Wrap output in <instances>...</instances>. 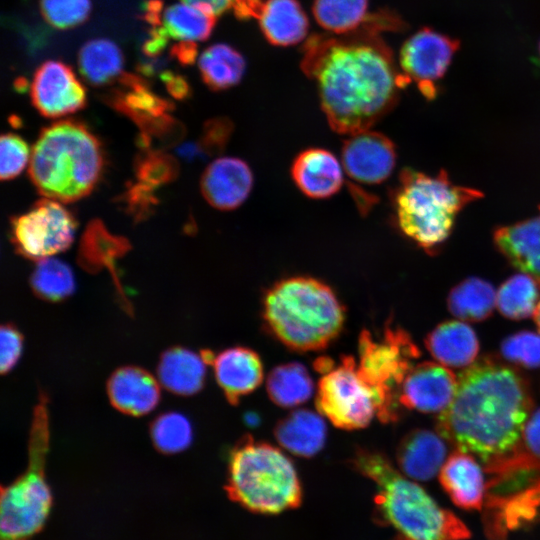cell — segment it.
Here are the masks:
<instances>
[{"instance_id": "6da1fadb", "label": "cell", "mask_w": 540, "mask_h": 540, "mask_svg": "<svg viewBox=\"0 0 540 540\" xmlns=\"http://www.w3.org/2000/svg\"><path fill=\"white\" fill-rule=\"evenodd\" d=\"M305 48L304 71L315 80L321 108L337 133L368 130L392 109L409 83L388 47L369 33L315 37Z\"/></svg>"}, {"instance_id": "7a4b0ae2", "label": "cell", "mask_w": 540, "mask_h": 540, "mask_svg": "<svg viewBox=\"0 0 540 540\" xmlns=\"http://www.w3.org/2000/svg\"><path fill=\"white\" fill-rule=\"evenodd\" d=\"M527 381L490 358L462 371L450 404L436 420L438 434L457 450L487 462L508 452L519 440L531 414Z\"/></svg>"}, {"instance_id": "3957f363", "label": "cell", "mask_w": 540, "mask_h": 540, "mask_svg": "<svg viewBox=\"0 0 540 540\" xmlns=\"http://www.w3.org/2000/svg\"><path fill=\"white\" fill-rule=\"evenodd\" d=\"M353 467L377 488V510L401 540H464L467 526L438 503L417 483L408 479L378 451L358 449Z\"/></svg>"}, {"instance_id": "277c9868", "label": "cell", "mask_w": 540, "mask_h": 540, "mask_svg": "<svg viewBox=\"0 0 540 540\" xmlns=\"http://www.w3.org/2000/svg\"><path fill=\"white\" fill-rule=\"evenodd\" d=\"M262 317L269 333L297 352L326 348L341 333L345 308L333 289L308 276H293L271 286Z\"/></svg>"}, {"instance_id": "5b68a950", "label": "cell", "mask_w": 540, "mask_h": 540, "mask_svg": "<svg viewBox=\"0 0 540 540\" xmlns=\"http://www.w3.org/2000/svg\"><path fill=\"white\" fill-rule=\"evenodd\" d=\"M97 137L82 123L65 120L44 128L29 161V176L46 198L73 202L87 196L103 170Z\"/></svg>"}, {"instance_id": "8992f818", "label": "cell", "mask_w": 540, "mask_h": 540, "mask_svg": "<svg viewBox=\"0 0 540 540\" xmlns=\"http://www.w3.org/2000/svg\"><path fill=\"white\" fill-rule=\"evenodd\" d=\"M482 196L479 190L454 184L444 170L431 176L405 168L392 202L400 231L433 253L449 238L459 212Z\"/></svg>"}, {"instance_id": "52a82bcc", "label": "cell", "mask_w": 540, "mask_h": 540, "mask_svg": "<svg viewBox=\"0 0 540 540\" xmlns=\"http://www.w3.org/2000/svg\"><path fill=\"white\" fill-rule=\"evenodd\" d=\"M227 491L242 506L265 514L294 508L302 496L292 461L277 447L250 435L230 453Z\"/></svg>"}, {"instance_id": "ba28073f", "label": "cell", "mask_w": 540, "mask_h": 540, "mask_svg": "<svg viewBox=\"0 0 540 540\" xmlns=\"http://www.w3.org/2000/svg\"><path fill=\"white\" fill-rule=\"evenodd\" d=\"M48 446L47 399L40 394L33 412L28 467L1 491L2 540H26L38 533L48 519L52 506V493L44 475Z\"/></svg>"}, {"instance_id": "9c48e42d", "label": "cell", "mask_w": 540, "mask_h": 540, "mask_svg": "<svg viewBox=\"0 0 540 540\" xmlns=\"http://www.w3.org/2000/svg\"><path fill=\"white\" fill-rule=\"evenodd\" d=\"M358 348V370L379 393L383 402L381 422L396 421L399 417L400 387L413 367V361L420 356L419 348L404 329L392 324L385 328L379 339L363 330L359 336Z\"/></svg>"}, {"instance_id": "30bf717a", "label": "cell", "mask_w": 540, "mask_h": 540, "mask_svg": "<svg viewBox=\"0 0 540 540\" xmlns=\"http://www.w3.org/2000/svg\"><path fill=\"white\" fill-rule=\"evenodd\" d=\"M316 407L334 426L344 430L364 428L375 416L382 421L384 414L379 393L361 376L351 356H342L338 365L322 374Z\"/></svg>"}, {"instance_id": "8fae6325", "label": "cell", "mask_w": 540, "mask_h": 540, "mask_svg": "<svg viewBox=\"0 0 540 540\" xmlns=\"http://www.w3.org/2000/svg\"><path fill=\"white\" fill-rule=\"evenodd\" d=\"M76 221L59 201L43 199L11 220V238L22 256L41 260L66 250L73 242Z\"/></svg>"}, {"instance_id": "7c38bea8", "label": "cell", "mask_w": 540, "mask_h": 540, "mask_svg": "<svg viewBox=\"0 0 540 540\" xmlns=\"http://www.w3.org/2000/svg\"><path fill=\"white\" fill-rule=\"evenodd\" d=\"M459 42L429 28L413 34L400 50V68L427 99L437 96V82L445 75Z\"/></svg>"}, {"instance_id": "4fadbf2b", "label": "cell", "mask_w": 540, "mask_h": 540, "mask_svg": "<svg viewBox=\"0 0 540 540\" xmlns=\"http://www.w3.org/2000/svg\"><path fill=\"white\" fill-rule=\"evenodd\" d=\"M341 162L345 174L354 182L378 185L394 170L396 149L384 134L364 130L345 140L341 151Z\"/></svg>"}, {"instance_id": "5bb4252c", "label": "cell", "mask_w": 540, "mask_h": 540, "mask_svg": "<svg viewBox=\"0 0 540 540\" xmlns=\"http://www.w3.org/2000/svg\"><path fill=\"white\" fill-rule=\"evenodd\" d=\"M32 103L45 117L74 113L86 104V92L72 69L59 61H47L35 72Z\"/></svg>"}, {"instance_id": "9a60e30c", "label": "cell", "mask_w": 540, "mask_h": 540, "mask_svg": "<svg viewBox=\"0 0 540 540\" xmlns=\"http://www.w3.org/2000/svg\"><path fill=\"white\" fill-rule=\"evenodd\" d=\"M458 377L434 362L413 365L405 376L399 392V402L406 408L424 413L443 411L452 401Z\"/></svg>"}, {"instance_id": "2e32d148", "label": "cell", "mask_w": 540, "mask_h": 540, "mask_svg": "<svg viewBox=\"0 0 540 540\" xmlns=\"http://www.w3.org/2000/svg\"><path fill=\"white\" fill-rule=\"evenodd\" d=\"M254 179L249 165L236 157H221L211 162L202 174L200 188L214 208L228 211L248 198Z\"/></svg>"}, {"instance_id": "e0dca14e", "label": "cell", "mask_w": 540, "mask_h": 540, "mask_svg": "<svg viewBox=\"0 0 540 540\" xmlns=\"http://www.w3.org/2000/svg\"><path fill=\"white\" fill-rule=\"evenodd\" d=\"M489 485L521 482L540 473V408L533 411L517 443L506 453L485 462Z\"/></svg>"}, {"instance_id": "ac0fdd59", "label": "cell", "mask_w": 540, "mask_h": 540, "mask_svg": "<svg viewBox=\"0 0 540 540\" xmlns=\"http://www.w3.org/2000/svg\"><path fill=\"white\" fill-rule=\"evenodd\" d=\"M211 365L219 387L232 405L256 390L264 378L259 355L247 347L225 349L214 355Z\"/></svg>"}, {"instance_id": "d6986e66", "label": "cell", "mask_w": 540, "mask_h": 540, "mask_svg": "<svg viewBox=\"0 0 540 540\" xmlns=\"http://www.w3.org/2000/svg\"><path fill=\"white\" fill-rule=\"evenodd\" d=\"M342 162L329 150L308 148L291 165V177L298 189L312 199H326L336 194L344 182Z\"/></svg>"}, {"instance_id": "ffe728a7", "label": "cell", "mask_w": 540, "mask_h": 540, "mask_svg": "<svg viewBox=\"0 0 540 540\" xmlns=\"http://www.w3.org/2000/svg\"><path fill=\"white\" fill-rule=\"evenodd\" d=\"M112 405L124 414L142 416L151 412L160 401V383L139 367L117 369L107 383Z\"/></svg>"}, {"instance_id": "44dd1931", "label": "cell", "mask_w": 540, "mask_h": 540, "mask_svg": "<svg viewBox=\"0 0 540 540\" xmlns=\"http://www.w3.org/2000/svg\"><path fill=\"white\" fill-rule=\"evenodd\" d=\"M446 453V445L439 434L426 429H414L400 440L396 459L405 476L428 481L440 471Z\"/></svg>"}, {"instance_id": "7402d4cb", "label": "cell", "mask_w": 540, "mask_h": 540, "mask_svg": "<svg viewBox=\"0 0 540 540\" xmlns=\"http://www.w3.org/2000/svg\"><path fill=\"white\" fill-rule=\"evenodd\" d=\"M439 481L458 507L467 510L482 508L486 487L481 467L473 456L454 451L441 467Z\"/></svg>"}, {"instance_id": "603a6c76", "label": "cell", "mask_w": 540, "mask_h": 540, "mask_svg": "<svg viewBox=\"0 0 540 540\" xmlns=\"http://www.w3.org/2000/svg\"><path fill=\"white\" fill-rule=\"evenodd\" d=\"M494 242L513 267L540 281V213L498 228L494 232Z\"/></svg>"}, {"instance_id": "cb8c5ba5", "label": "cell", "mask_w": 540, "mask_h": 540, "mask_svg": "<svg viewBox=\"0 0 540 540\" xmlns=\"http://www.w3.org/2000/svg\"><path fill=\"white\" fill-rule=\"evenodd\" d=\"M425 346L439 363L453 368L468 367L479 352L474 330L464 321H444L425 338Z\"/></svg>"}, {"instance_id": "d4e9b609", "label": "cell", "mask_w": 540, "mask_h": 540, "mask_svg": "<svg viewBox=\"0 0 540 540\" xmlns=\"http://www.w3.org/2000/svg\"><path fill=\"white\" fill-rule=\"evenodd\" d=\"M274 436L292 454L308 458L323 448L327 427L320 414L308 409H297L276 424Z\"/></svg>"}, {"instance_id": "484cf974", "label": "cell", "mask_w": 540, "mask_h": 540, "mask_svg": "<svg viewBox=\"0 0 540 540\" xmlns=\"http://www.w3.org/2000/svg\"><path fill=\"white\" fill-rule=\"evenodd\" d=\"M127 239L111 234L102 222L93 220L85 229L78 252L79 265L88 272H98L103 268L112 271L117 289L122 295L124 308L131 312L130 304L115 274L114 263L129 249Z\"/></svg>"}, {"instance_id": "4316f807", "label": "cell", "mask_w": 540, "mask_h": 540, "mask_svg": "<svg viewBox=\"0 0 540 540\" xmlns=\"http://www.w3.org/2000/svg\"><path fill=\"white\" fill-rule=\"evenodd\" d=\"M209 365L202 352L173 347L161 355L157 375L160 385L177 395H193L201 390Z\"/></svg>"}, {"instance_id": "83f0119b", "label": "cell", "mask_w": 540, "mask_h": 540, "mask_svg": "<svg viewBox=\"0 0 540 540\" xmlns=\"http://www.w3.org/2000/svg\"><path fill=\"white\" fill-rule=\"evenodd\" d=\"M257 18L266 39L274 45L296 44L308 31L307 16L297 0H266Z\"/></svg>"}, {"instance_id": "f1b7e54d", "label": "cell", "mask_w": 540, "mask_h": 540, "mask_svg": "<svg viewBox=\"0 0 540 540\" xmlns=\"http://www.w3.org/2000/svg\"><path fill=\"white\" fill-rule=\"evenodd\" d=\"M216 16L185 2L162 8L151 22L159 26L170 39L195 43L207 39L215 25Z\"/></svg>"}, {"instance_id": "f546056e", "label": "cell", "mask_w": 540, "mask_h": 540, "mask_svg": "<svg viewBox=\"0 0 540 540\" xmlns=\"http://www.w3.org/2000/svg\"><path fill=\"white\" fill-rule=\"evenodd\" d=\"M496 293L490 282L469 277L450 290L447 307L454 317L462 321L480 322L493 313Z\"/></svg>"}, {"instance_id": "4dcf8cb0", "label": "cell", "mask_w": 540, "mask_h": 540, "mask_svg": "<svg viewBox=\"0 0 540 540\" xmlns=\"http://www.w3.org/2000/svg\"><path fill=\"white\" fill-rule=\"evenodd\" d=\"M266 390L274 404L282 408H293L311 398L314 383L304 365L290 362L278 365L270 371Z\"/></svg>"}, {"instance_id": "1f68e13d", "label": "cell", "mask_w": 540, "mask_h": 540, "mask_svg": "<svg viewBox=\"0 0 540 540\" xmlns=\"http://www.w3.org/2000/svg\"><path fill=\"white\" fill-rule=\"evenodd\" d=\"M540 281L521 272L504 281L496 293V306L506 318L522 320L533 316L539 302Z\"/></svg>"}, {"instance_id": "d6a6232c", "label": "cell", "mask_w": 540, "mask_h": 540, "mask_svg": "<svg viewBox=\"0 0 540 540\" xmlns=\"http://www.w3.org/2000/svg\"><path fill=\"white\" fill-rule=\"evenodd\" d=\"M199 68L204 82L210 88L223 90L240 81L245 62L235 49L226 44H215L201 54Z\"/></svg>"}, {"instance_id": "836d02e7", "label": "cell", "mask_w": 540, "mask_h": 540, "mask_svg": "<svg viewBox=\"0 0 540 540\" xmlns=\"http://www.w3.org/2000/svg\"><path fill=\"white\" fill-rule=\"evenodd\" d=\"M123 57L119 47L108 39H93L83 45L79 68L91 84L103 85L122 71Z\"/></svg>"}, {"instance_id": "e575fe53", "label": "cell", "mask_w": 540, "mask_h": 540, "mask_svg": "<svg viewBox=\"0 0 540 540\" xmlns=\"http://www.w3.org/2000/svg\"><path fill=\"white\" fill-rule=\"evenodd\" d=\"M368 0H314L313 14L324 29L345 34L366 20Z\"/></svg>"}, {"instance_id": "d590c367", "label": "cell", "mask_w": 540, "mask_h": 540, "mask_svg": "<svg viewBox=\"0 0 540 540\" xmlns=\"http://www.w3.org/2000/svg\"><path fill=\"white\" fill-rule=\"evenodd\" d=\"M30 282L37 296L53 302L69 297L75 289V278L71 268L63 261L52 257L38 261Z\"/></svg>"}, {"instance_id": "8d00e7d4", "label": "cell", "mask_w": 540, "mask_h": 540, "mask_svg": "<svg viewBox=\"0 0 540 540\" xmlns=\"http://www.w3.org/2000/svg\"><path fill=\"white\" fill-rule=\"evenodd\" d=\"M151 437L155 447L161 452L178 453L191 444L192 426L187 417L181 413H165L152 423Z\"/></svg>"}, {"instance_id": "74e56055", "label": "cell", "mask_w": 540, "mask_h": 540, "mask_svg": "<svg viewBox=\"0 0 540 540\" xmlns=\"http://www.w3.org/2000/svg\"><path fill=\"white\" fill-rule=\"evenodd\" d=\"M178 170L176 159L161 151H146L136 161L138 182L153 189L173 181Z\"/></svg>"}, {"instance_id": "f35d334b", "label": "cell", "mask_w": 540, "mask_h": 540, "mask_svg": "<svg viewBox=\"0 0 540 540\" xmlns=\"http://www.w3.org/2000/svg\"><path fill=\"white\" fill-rule=\"evenodd\" d=\"M502 357L516 365L540 368V334L520 331L506 337L500 345Z\"/></svg>"}, {"instance_id": "ab89813d", "label": "cell", "mask_w": 540, "mask_h": 540, "mask_svg": "<svg viewBox=\"0 0 540 540\" xmlns=\"http://www.w3.org/2000/svg\"><path fill=\"white\" fill-rule=\"evenodd\" d=\"M90 10V0H41L44 18L58 29H68L83 23Z\"/></svg>"}, {"instance_id": "60d3db41", "label": "cell", "mask_w": 540, "mask_h": 540, "mask_svg": "<svg viewBox=\"0 0 540 540\" xmlns=\"http://www.w3.org/2000/svg\"><path fill=\"white\" fill-rule=\"evenodd\" d=\"M27 143L13 133L3 134L0 141V177L10 180L18 176L30 161Z\"/></svg>"}, {"instance_id": "b9f144b4", "label": "cell", "mask_w": 540, "mask_h": 540, "mask_svg": "<svg viewBox=\"0 0 540 540\" xmlns=\"http://www.w3.org/2000/svg\"><path fill=\"white\" fill-rule=\"evenodd\" d=\"M0 369L3 374L11 371L18 362L23 349V337L12 325L1 327Z\"/></svg>"}, {"instance_id": "7bdbcfd3", "label": "cell", "mask_w": 540, "mask_h": 540, "mask_svg": "<svg viewBox=\"0 0 540 540\" xmlns=\"http://www.w3.org/2000/svg\"><path fill=\"white\" fill-rule=\"evenodd\" d=\"M125 202L129 212L136 219H143L152 212L157 198L154 196L153 188L138 182L126 191Z\"/></svg>"}, {"instance_id": "ee69618b", "label": "cell", "mask_w": 540, "mask_h": 540, "mask_svg": "<svg viewBox=\"0 0 540 540\" xmlns=\"http://www.w3.org/2000/svg\"><path fill=\"white\" fill-rule=\"evenodd\" d=\"M230 132L231 124L224 119L207 122L200 139L201 147L211 154L222 150Z\"/></svg>"}, {"instance_id": "f6af8a7d", "label": "cell", "mask_w": 540, "mask_h": 540, "mask_svg": "<svg viewBox=\"0 0 540 540\" xmlns=\"http://www.w3.org/2000/svg\"><path fill=\"white\" fill-rule=\"evenodd\" d=\"M162 80L172 96L181 99L188 95L189 87L182 77L166 72L162 75Z\"/></svg>"}, {"instance_id": "bcb514c9", "label": "cell", "mask_w": 540, "mask_h": 540, "mask_svg": "<svg viewBox=\"0 0 540 540\" xmlns=\"http://www.w3.org/2000/svg\"><path fill=\"white\" fill-rule=\"evenodd\" d=\"M263 1L234 0L233 9L240 18L258 17Z\"/></svg>"}, {"instance_id": "7dc6e473", "label": "cell", "mask_w": 540, "mask_h": 540, "mask_svg": "<svg viewBox=\"0 0 540 540\" xmlns=\"http://www.w3.org/2000/svg\"><path fill=\"white\" fill-rule=\"evenodd\" d=\"M533 319H534L535 324L538 327V330L540 331V300H539L538 305H537V307H536V309L534 311Z\"/></svg>"}, {"instance_id": "c3c4849f", "label": "cell", "mask_w": 540, "mask_h": 540, "mask_svg": "<svg viewBox=\"0 0 540 540\" xmlns=\"http://www.w3.org/2000/svg\"><path fill=\"white\" fill-rule=\"evenodd\" d=\"M539 54H540V44H539Z\"/></svg>"}]
</instances>
